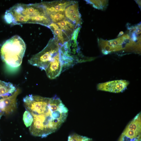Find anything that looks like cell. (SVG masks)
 Instances as JSON below:
<instances>
[{"mask_svg":"<svg viewBox=\"0 0 141 141\" xmlns=\"http://www.w3.org/2000/svg\"><path fill=\"white\" fill-rule=\"evenodd\" d=\"M23 101L33 118L29 128L33 136L46 137L59 129L67 118V108L56 96L50 98L30 95L25 97Z\"/></svg>","mask_w":141,"mask_h":141,"instance_id":"cell-1","label":"cell"},{"mask_svg":"<svg viewBox=\"0 0 141 141\" xmlns=\"http://www.w3.org/2000/svg\"><path fill=\"white\" fill-rule=\"evenodd\" d=\"M4 18L7 23L12 25L33 23L48 27L51 22L41 3L17 4L6 11Z\"/></svg>","mask_w":141,"mask_h":141,"instance_id":"cell-2","label":"cell"},{"mask_svg":"<svg viewBox=\"0 0 141 141\" xmlns=\"http://www.w3.org/2000/svg\"><path fill=\"white\" fill-rule=\"evenodd\" d=\"M26 49L22 38L15 35L6 41L1 49V58L9 69H15L21 64Z\"/></svg>","mask_w":141,"mask_h":141,"instance_id":"cell-3","label":"cell"},{"mask_svg":"<svg viewBox=\"0 0 141 141\" xmlns=\"http://www.w3.org/2000/svg\"><path fill=\"white\" fill-rule=\"evenodd\" d=\"M61 46L54 38L51 39L43 50L28 60L29 63L45 70L53 57L60 51Z\"/></svg>","mask_w":141,"mask_h":141,"instance_id":"cell-4","label":"cell"},{"mask_svg":"<svg viewBox=\"0 0 141 141\" xmlns=\"http://www.w3.org/2000/svg\"><path fill=\"white\" fill-rule=\"evenodd\" d=\"M141 116L139 113L130 122L118 141H141Z\"/></svg>","mask_w":141,"mask_h":141,"instance_id":"cell-5","label":"cell"},{"mask_svg":"<svg viewBox=\"0 0 141 141\" xmlns=\"http://www.w3.org/2000/svg\"><path fill=\"white\" fill-rule=\"evenodd\" d=\"M129 84L128 81L125 80H114L99 84L97 88L99 90L118 93L124 91Z\"/></svg>","mask_w":141,"mask_h":141,"instance_id":"cell-6","label":"cell"},{"mask_svg":"<svg viewBox=\"0 0 141 141\" xmlns=\"http://www.w3.org/2000/svg\"><path fill=\"white\" fill-rule=\"evenodd\" d=\"M62 70L60 48V51L53 57L45 70L48 77L53 79L58 76Z\"/></svg>","mask_w":141,"mask_h":141,"instance_id":"cell-7","label":"cell"},{"mask_svg":"<svg viewBox=\"0 0 141 141\" xmlns=\"http://www.w3.org/2000/svg\"><path fill=\"white\" fill-rule=\"evenodd\" d=\"M20 92L17 89L11 95L0 99V110L6 114L13 112L16 108L17 97Z\"/></svg>","mask_w":141,"mask_h":141,"instance_id":"cell-8","label":"cell"},{"mask_svg":"<svg viewBox=\"0 0 141 141\" xmlns=\"http://www.w3.org/2000/svg\"><path fill=\"white\" fill-rule=\"evenodd\" d=\"M74 1H57L44 2L41 3L44 7L48 15L51 13L64 12L66 7Z\"/></svg>","mask_w":141,"mask_h":141,"instance_id":"cell-9","label":"cell"},{"mask_svg":"<svg viewBox=\"0 0 141 141\" xmlns=\"http://www.w3.org/2000/svg\"><path fill=\"white\" fill-rule=\"evenodd\" d=\"M65 16L67 19L76 25H79L81 23V15L79 10L78 3L74 1L68 6L65 10Z\"/></svg>","mask_w":141,"mask_h":141,"instance_id":"cell-10","label":"cell"},{"mask_svg":"<svg viewBox=\"0 0 141 141\" xmlns=\"http://www.w3.org/2000/svg\"><path fill=\"white\" fill-rule=\"evenodd\" d=\"M48 27L52 31L54 35V38L58 43L63 44L66 41L69 40V37L59 28L56 24L51 22Z\"/></svg>","mask_w":141,"mask_h":141,"instance_id":"cell-11","label":"cell"},{"mask_svg":"<svg viewBox=\"0 0 141 141\" xmlns=\"http://www.w3.org/2000/svg\"><path fill=\"white\" fill-rule=\"evenodd\" d=\"M15 87L11 83L0 80V97L2 98L12 95L16 90Z\"/></svg>","mask_w":141,"mask_h":141,"instance_id":"cell-12","label":"cell"},{"mask_svg":"<svg viewBox=\"0 0 141 141\" xmlns=\"http://www.w3.org/2000/svg\"><path fill=\"white\" fill-rule=\"evenodd\" d=\"M56 24L68 37L73 34L75 30V25L66 18Z\"/></svg>","mask_w":141,"mask_h":141,"instance_id":"cell-13","label":"cell"},{"mask_svg":"<svg viewBox=\"0 0 141 141\" xmlns=\"http://www.w3.org/2000/svg\"><path fill=\"white\" fill-rule=\"evenodd\" d=\"M48 15L51 22L56 24L66 19L64 12L52 13Z\"/></svg>","mask_w":141,"mask_h":141,"instance_id":"cell-14","label":"cell"},{"mask_svg":"<svg viewBox=\"0 0 141 141\" xmlns=\"http://www.w3.org/2000/svg\"><path fill=\"white\" fill-rule=\"evenodd\" d=\"M68 141H92L91 139L77 134L69 136Z\"/></svg>","mask_w":141,"mask_h":141,"instance_id":"cell-15","label":"cell"},{"mask_svg":"<svg viewBox=\"0 0 141 141\" xmlns=\"http://www.w3.org/2000/svg\"><path fill=\"white\" fill-rule=\"evenodd\" d=\"M87 2L92 4L94 7L100 9H103V8H105V6H106L108 3V1H107L90 0Z\"/></svg>","mask_w":141,"mask_h":141,"instance_id":"cell-16","label":"cell"},{"mask_svg":"<svg viewBox=\"0 0 141 141\" xmlns=\"http://www.w3.org/2000/svg\"><path fill=\"white\" fill-rule=\"evenodd\" d=\"M33 118L31 114L27 110L24 113L23 115V120L26 127H28L32 124Z\"/></svg>","mask_w":141,"mask_h":141,"instance_id":"cell-17","label":"cell"},{"mask_svg":"<svg viewBox=\"0 0 141 141\" xmlns=\"http://www.w3.org/2000/svg\"><path fill=\"white\" fill-rule=\"evenodd\" d=\"M123 34V32H120V33L119 34V35L118 36V37L121 36L122 34Z\"/></svg>","mask_w":141,"mask_h":141,"instance_id":"cell-18","label":"cell"},{"mask_svg":"<svg viewBox=\"0 0 141 141\" xmlns=\"http://www.w3.org/2000/svg\"><path fill=\"white\" fill-rule=\"evenodd\" d=\"M140 1H137V3H138V4L140 6Z\"/></svg>","mask_w":141,"mask_h":141,"instance_id":"cell-19","label":"cell"},{"mask_svg":"<svg viewBox=\"0 0 141 141\" xmlns=\"http://www.w3.org/2000/svg\"><path fill=\"white\" fill-rule=\"evenodd\" d=\"M2 115V114L0 112V118L1 116V115Z\"/></svg>","mask_w":141,"mask_h":141,"instance_id":"cell-20","label":"cell"}]
</instances>
